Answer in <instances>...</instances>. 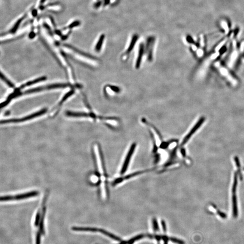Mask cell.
Wrapping results in <instances>:
<instances>
[{"label": "cell", "mask_w": 244, "mask_h": 244, "mask_svg": "<svg viewBox=\"0 0 244 244\" xmlns=\"http://www.w3.org/2000/svg\"><path fill=\"white\" fill-rule=\"evenodd\" d=\"M95 160L96 165V175L100 181V189L101 197L104 200L107 199L109 197V189L107 183V175L105 164L100 146L96 144L93 147Z\"/></svg>", "instance_id": "1"}, {"label": "cell", "mask_w": 244, "mask_h": 244, "mask_svg": "<svg viewBox=\"0 0 244 244\" xmlns=\"http://www.w3.org/2000/svg\"><path fill=\"white\" fill-rule=\"evenodd\" d=\"M46 198L45 197L41 208L38 209L33 218V227L34 228V240L36 244H40L42 238L45 233V219L46 208L45 205Z\"/></svg>", "instance_id": "2"}, {"label": "cell", "mask_w": 244, "mask_h": 244, "mask_svg": "<svg viewBox=\"0 0 244 244\" xmlns=\"http://www.w3.org/2000/svg\"><path fill=\"white\" fill-rule=\"evenodd\" d=\"M137 146V145L136 143L133 142L129 147L127 153H126L123 162L121 165L120 171H119V175L120 176L125 175L126 172L127 171L130 163L133 158V155L136 150Z\"/></svg>", "instance_id": "3"}, {"label": "cell", "mask_w": 244, "mask_h": 244, "mask_svg": "<svg viewBox=\"0 0 244 244\" xmlns=\"http://www.w3.org/2000/svg\"><path fill=\"white\" fill-rule=\"evenodd\" d=\"M38 191H32L17 194L13 195H7L1 196V202H8V201H19L21 200L29 198L36 197L39 195Z\"/></svg>", "instance_id": "4"}, {"label": "cell", "mask_w": 244, "mask_h": 244, "mask_svg": "<svg viewBox=\"0 0 244 244\" xmlns=\"http://www.w3.org/2000/svg\"><path fill=\"white\" fill-rule=\"evenodd\" d=\"M69 86L68 84H55L52 85H48V86H45L38 87L34 89H30L25 91L23 93H14L9 96L10 98L12 100V99L18 97L22 95H25V94H30V93H34V92H40L43 90H49V89H56V88H66L68 86Z\"/></svg>", "instance_id": "5"}, {"label": "cell", "mask_w": 244, "mask_h": 244, "mask_svg": "<svg viewBox=\"0 0 244 244\" xmlns=\"http://www.w3.org/2000/svg\"><path fill=\"white\" fill-rule=\"evenodd\" d=\"M237 185V174L236 172L234 174V181L232 189V201L233 215L234 218H236L238 216V208H237V196L236 189Z\"/></svg>", "instance_id": "6"}, {"label": "cell", "mask_w": 244, "mask_h": 244, "mask_svg": "<svg viewBox=\"0 0 244 244\" xmlns=\"http://www.w3.org/2000/svg\"><path fill=\"white\" fill-rule=\"evenodd\" d=\"M47 109H43L40 111H38L36 113H33V114L24 117L22 118L2 120L1 123V124H5V123H20V122L28 121V120H30L32 119L35 118L36 117H38V116L44 114L47 112Z\"/></svg>", "instance_id": "7"}, {"label": "cell", "mask_w": 244, "mask_h": 244, "mask_svg": "<svg viewBox=\"0 0 244 244\" xmlns=\"http://www.w3.org/2000/svg\"><path fill=\"white\" fill-rule=\"evenodd\" d=\"M138 37H138V35L137 34H134L132 36V38L130 44L128 46V48L126 50V51L122 54V56H121L122 60L123 62H125L128 59L129 55L131 53L132 50L134 48V47L136 44L138 40Z\"/></svg>", "instance_id": "8"}, {"label": "cell", "mask_w": 244, "mask_h": 244, "mask_svg": "<svg viewBox=\"0 0 244 244\" xmlns=\"http://www.w3.org/2000/svg\"><path fill=\"white\" fill-rule=\"evenodd\" d=\"M155 38L153 37H150L147 38L146 48L145 49L147 55V59L149 62H151L153 59V48Z\"/></svg>", "instance_id": "9"}, {"label": "cell", "mask_w": 244, "mask_h": 244, "mask_svg": "<svg viewBox=\"0 0 244 244\" xmlns=\"http://www.w3.org/2000/svg\"><path fill=\"white\" fill-rule=\"evenodd\" d=\"M146 53L145 47L143 43H141L139 45L138 54L135 62V68L137 69L140 68L142 62L143 56Z\"/></svg>", "instance_id": "10"}, {"label": "cell", "mask_w": 244, "mask_h": 244, "mask_svg": "<svg viewBox=\"0 0 244 244\" xmlns=\"http://www.w3.org/2000/svg\"><path fill=\"white\" fill-rule=\"evenodd\" d=\"M66 115L69 117H90L93 118L95 116V114L93 113H82V112H73L70 111H67L66 113Z\"/></svg>", "instance_id": "11"}, {"label": "cell", "mask_w": 244, "mask_h": 244, "mask_svg": "<svg viewBox=\"0 0 244 244\" xmlns=\"http://www.w3.org/2000/svg\"><path fill=\"white\" fill-rule=\"evenodd\" d=\"M219 69L222 75L225 76L231 83H232V84L234 85H236L237 82L234 79V78L230 75L227 70L225 68H222V67L219 68Z\"/></svg>", "instance_id": "12"}, {"label": "cell", "mask_w": 244, "mask_h": 244, "mask_svg": "<svg viewBox=\"0 0 244 244\" xmlns=\"http://www.w3.org/2000/svg\"><path fill=\"white\" fill-rule=\"evenodd\" d=\"M27 15V14H25V15H24L22 17H21V18H20L19 20H17V21H16V22L15 23V24L14 25V26L11 28V29H10V30L9 31L7 32L6 33H4V34H8V33H15L17 31V29H18L20 25L21 22H22V20H23L24 18H25V17H26V16Z\"/></svg>", "instance_id": "13"}, {"label": "cell", "mask_w": 244, "mask_h": 244, "mask_svg": "<svg viewBox=\"0 0 244 244\" xmlns=\"http://www.w3.org/2000/svg\"><path fill=\"white\" fill-rule=\"evenodd\" d=\"M46 77H41L38 78V79H36V80H33V81H30V82H28L26 83L25 84H24L22 86L20 87L19 89H23L24 88L25 86H31V85H34L36 84L37 83L39 82H42V81H45L46 79Z\"/></svg>", "instance_id": "14"}, {"label": "cell", "mask_w": 244, "mask_h": 244, "mask_svg": "<svg viewBox=\"0 0 244 244\" xmlns=\"http://www.w3.org/2000/svg\"><path fill=\"white\" fill-rule=\"evenodd\" d=\"M105 38V36L104 34H101L100 37L99 38V40H98L96 47H95V50L96 52H99L101 50Z\"/></svg>", "instance_id": "15"}, {"label": "cell", "mask_w": 244, "mask_h": 244, "mask_svg": "<svg viewBox=\"0 0 244 244\" xmlns=\"http://www.w3.org/2000/svg\"><path fill=\"white\" fill-rule=\"evenodd\" d=\"M64 46H65L67 47H68L69 49H71L73 50L74 51L76 52H77V53L83 55L84 56H86V57H87V58H90V59H92L93 60L97 59H96L95 57H94V56H92L91 55L88 54H86V53H84V52H82L80 51V50H79L75 48V47H73L70 45H64Z\"/></svg>", "instance_id": "16"}, {"label": "cell", "mask_w": 244, "mask_h": 244, "mask_svg": "<svg viewBox=\"0 0 244 244\" xmlns=\"http://www.w3.org/2000/svg\"><path fill=\"white\" fill-rule=\"evenodd\" d=\"M74 91L73 90H72V91H70L68 92L67 94H66V95H65V96H64V97H63V99H62V100H61L60 102L59 103V104H58V105H57V106L55 107V109L56 108H57V107H59V106H60L61 105H62V104H63L64 101H65V100H67V99H68V97H69L70 96H71L72 95H73V94H74Z\"/></svg>", "instance_id": "17"}, {"label": "cell", "mask_w": 244, "mask_h": 244, "mask_svg": "<svg viewBox=\"0 0 244 244\" xmlns=\"http://www.w3.org/2000/svg\"><path fill=\"white\" fill-rule=\"evenodd\" d=\"M237 55H238V54H237V53L236 52V51H235L232 53L231 56V59H230V62H229V64L230 67H231V66H232V65L234 64L235 61L237 59Z\"/></svg>", "instance_id": "18"}, {"label": "cell", "mask_w": 244, "mask_h": 244, "mask_svg": "<svg viewBox=\"0 0 244 244\" xmlns=\"http://www.w3.org/2000/svg\"><path fill=\"white\" fill-rule=\"evenodd\" d=\"M80 23H81L80 21H78V20H76V21H74L72 23L68 25V26L63 29V30H65V29H72L73 28L75 27L78 26H79L80 25Z\"/></svg>", "instance_id": "19"}, {"label": "cell", "mask_w": 244, "mask_h": 244, "mask_svg": "<svg viewBox=\"0 0 244 244\" xmlns=\"http://www.w3.org/2000/svg\"><path fill=\"white\" fill-rule=\"evenodd\" d=\"M1 79H3V81L5 82L8 86H9L10 87H11V88L13 87L14 86L13 84H12V83L10 82L8 79H6V77L5 76L3 75L2 73H1Z\"/></svg>", "instance_id": "20"}, {"label": "cell", "mask_w": 244, "mask_h": 244, "mask_svg": "<svg viewBox=\"0 0 244 244\" xmlns=\"http://www.w3.org/2000/svg\"><path fill=\"white\" fill-rule=\"evenodd\" d=\"M235 159V162H236V165H237V167L238 168V171H239V176H240L241 178H242V175H241V171L240 170V162H239V159H238V158H237V156H236L234 158Z\"/></svg>", "instance_id": "21"}, {"label": "cell", "mask_w": 244, "mask_h": 244, "mask_svg": "<svg viewBox=\"0 0 244 244\" xmlns=\"http://www.w3.org/2000/svg\"><path fill=\"white\" fill-rule=\"evenodd\" d=\"M226 40H224V41L220 43V44H219V45L217 46V47H216V51H219V50L222 48V47L224 45V44L226 43Z\"/></svg>", "instance_id": "22"}, {"label": "cell", "mask_w": 244, "mask_h": 244, "mask_svg": "<svg viewBox=\"0 0 244 244\" xmlns=\"http://www.w3.org/2000/svg\"><path fill=\"white\" fill-rule=\"evenodd\" d=\"M218 214H219V216H221L223 218H226V217H227V215L225 213H222V212H220L219 211H218Z\"/></svg>", "instance_id": "23"}, {"label": "cell", "mask_w": 244, "mask_h": 244, "mask_svg": "<svg viewBox=\"0 0 244 244\" xmlns=\"http://www.w3.org/2000/svg\"><path fill=\"white\" fill-rule=\"evenodd\" d=\"M36 36V33H34V32L32 31L29 33V37L30 38H33Z\"/></svg>", "instance_id": "24"}, {"label": "cell", "mask_w": 244, "mask_h": 244, "mask_svg": "<svg viewBox=\"0 0 244 244\" xmlns=\"http://www.w3.org/2000/svg\"><path fill=\"white\" fill-rule=\"evenodd\" d=\"M198 56H201L203 55V51L201 49H199L197 52Z\"/></svg>", "instance_id": "25"}, {"label": "cell", "mask_w": 244, "mask_h": 244, "mask_svg": "<svg viewBox=\"0 0 244 244\" xmlns=\"http://www.w3.org/2000/svg\"><path fill=\"white\" fill-rule=\"evenodd\" d=\"M101 1H99V2H97V3H96V4H95V7H99V6H100V5H101Z\"/></svg>", "instance_id": "26"}, {"label": "cell", "mask_w": 244, "mask_h": 244, "mask_svg": "<svg viewBox=\"0 0 244 244\" xmlns=\"http://www.w3.org/2000/svg\"><path fill=\"white\" fill-rule=\"evenodd\" d=\"M32 15L33 16H36L37 14V10H34L32 12Z\"/></svg>", "instance_id": "27"}, {"label": "cell", "mask_w": 244, "mask_h": 244, "mask_svg": "<svg viewBox=\"0 0 244 244\" xmlns=\"http://www.w3.org/2000/svg\"><path fill=\"white\" fill-rule=\"evenodd\" d=\"M45 1L46 0H41L40 4H42L43 3H44Z\"/></svg>", "instance_id": "28"}, {"label": "cell", "mask_w": 244, "mask_h": 244, "mask_svg": "<svg viewBox=\"0 0 244 244\" xmlns=\"http://www.w3.org/2000/svg\"></svg>", "instance_id": "29"}]
</instances>
